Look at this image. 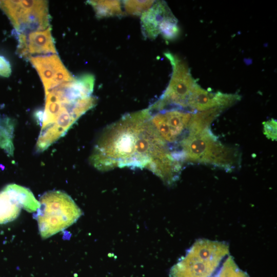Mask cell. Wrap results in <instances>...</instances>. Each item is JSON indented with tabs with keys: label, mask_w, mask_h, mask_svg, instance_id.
Returning <instances> with one entry per match:
<instances>
[{
	"label": "cell",
	"mask_w": 277,
	"mask_h": 277,
	"mask_svg": "<svg viewBox=\"0 0 277 277\" xmlns=\"http://www.w3.org/2000/svg\"><path fill=\"white\" fill-rule=\"evenodd\" d=\"M98 18L118 16L123 14L122 4L118 1H88Z\"/></svg>",
	"instance_id": "13"
},
{
	"label": "cell",
	"mask_w": 277,
	"mask_h": 277,
	"mask_svg": "<svg viewBox=\"0 0 277 277\" xmlns=\"http://www.w3.org/2000/svg\"><path fill=\"white\" fill-rule=\"evenodd\" d=\"M229 254L225 242L197 240L171 269L170 277H213Z\"/></svg>",
	"instance_id": "3"
},
{
	"label": "cell",
	"mask_w": 277,
	"mask_h": 277,
	"mask_svg": "<svg viewBox=\"0 0 277 277\" xmlns=\"http://www.w3.org/2000/svg\"><path fill=\"white\" fill-rule=\"evenodd\" d=\"M154 2V1H124L123 4L127 13L139 15L148 10Z\"/></svg>",
	"instance_id": "16"
},
{
	"label": "cell",
	"mask_w": 277,
	"mask_h": 277,
	"mask_svg": "<svg viewBox=\"0 0 277 277\" xmlns=\"http://www.w3.org/2000/svg\"><path fill=\"white\" fill-rule=\"evenodd\" d=\"M1 5L19 33L43 30L49 27L50 16L46 1H3Z\"/></svg>",
	"instance_id": "6"
},
{
	"label": "cell",
	"mask_w": 277,
	"mask_h": 277,
	"mask_svg": "<svg viewBox=\"0 0 277 277\" xmlns=\"http://www.w3.org/2000/svg\"><path fill=\"white\" fill-rule=\"evenodd\" d=\"M35 215L43 239L64 230L74 223L82 212L72 198L61 191H50L39 199Z\"/></svg>",
	"instance_id": "4"
},
{
	"label": "cell",
	"mask_w": 277,
	"mask_h": 277,
	"mask_svg": "<svg viewBox=\"0 0 277 277\" xmlns=\"http://www.w3.org/2000/svg\"><path fill=\"white\" fill-rule=\"evenodd\" d=\"M17 52L23 57L28 58L33 55L56 54L51 27L43 30L19 33Z\"/></svg>",
	"instance_id": "10"
},
{
	"label": "cell",
	"mask_w": 277,
	"mask_h": 277,
	"mask_svg": "<svg viewBox=\"0 0 277 277\" xmlns=\"http://www.w3.org/2000/svg\"><path fill=\"white\" fill-rule=\"evenodd\" d=\"M148 108L125 114L103 131L89 157L97 169L146 168L170 185L179 177L183 164L159 135Z\"/></svg>",
	"instance_id": "1"
},
{
	"label": "cell",
	"mask_w": 277,
	"mask_h": 277,
	"mask_svg": "<svg viewBox=\"0 0 277 277\" xmlns=\"http://www.w3.org/2000/svg\"><path fill=\"white\" fill-rule=\"evenodd\" d=\"M241 96L238 93L211 92L206 90L197 84L188 102V108L202 111L215 108L227 109L236 104Z\"/></svg>",
	"instance_id": "11"
},
{
	"label": "cell",
	"mask_w": 277,
	"mask_h": 277,
	"mask_svg": "<svg viewBox=\"0 0 277 277\" xmlns=\"http://www.w3.org/2000/svg\"><path fill=\"white\" fill-rule=\"evenodd\" d=\"M172 14L166 3L163 1L154 2L141 15V27L143 35L155 39L160 34L159 26L167 16Z\"/></svg>",
	"instance_id": "12"
},
{
	"label": "cell",
	"mask_w": 277,
	"mask_h": 277,
	"mask_svg": "<svg viewBox=\"0 0 277 277\" xmlns=\"http://www.w3.org/2000/svg\"><path fill=\"white\" fill-rule=\"evenodd\" d=\"M28 59L39 74L45 94L54 88L75 79L56 54L32 56Z\"/></svg>",
	"instance_id": "9"
},
{
	"label": "cell",
	"mask_w": 277,
	"mask_h": 277,
	"mask_svg": "<svg viewBox=\"0 0 277 277\" xmlns=\"http://www.w3.org/2000/svg\"><path fill=\"white\" fill-rule=\"evenodd\" d=\"M213 277H249L241 270L234 262L233 258L229 255L225 259L220 267Z\"/></svg>",
	"instance_id": "14"
},
{
	"label": "cell",
	"mask_w": 277,
	"mask_h": 277,
	"mask_svg": "<svg viewBox=\"0 0 277 277\" xmlns=\"http://www.w3.org/2000/svg\"><path fill=\"white\" fill-rule=\"evenodd\" d=\"M263 132L267 138L272 141L276 140V121L271 119L263 123Z\"/></svg>",
	"instance_id": "17"
},
{
	"label": "cell",
	"mask_w": 277,
	"mask_h": 277,
	"mask_svg": "<svg viewBox=\"0 0 277 277\" xmlns=\"http://www.w3.org/2000/svg\"><path fill=\"white\" fill-rule=\"evenodd\" d=\"M11 72L9 62L3 56H0V75L8 77Z\"/></svg>",
	"instance_id": "18"
},
{
	"label": "cell",
	"mask_w": 277,
	"mask_h": 277,
	"mask_svg": "<svg viewBox=\"0 0 277 277\" xmlns=\"http://www.w3.org/2000/svg\"><path fill=\"white\" fill-rule=\"evenodd\" d=\"M164 55L172 66L171 78L164 93L148 109L151 112L170 108L186 110L188 100L197 83L183 60L170 52L164 53Z\"/></svg>",
	"instance_id": "5"
},
{
	"label": "cell",
	"mask_w": 277,
	"mask_h": 277,
	"mask_svg": "<svg viewBox=\"0 0 277 277\" xmlns=\"http://www.w3.org/2000/svg\"><path fill=\"white\" fill-rule=\"evenodd\" d=\"M178 144L179 149L176 153L183 163L210 164L231 171L241 162L239 150L222 144L209 127L198 131H187Z\"/></svg>",
	"instance_id": "2"
},
{
	"label": "cell",
	"mask_w": 277,
	"mask_h": 277,
	"mask_svg": "<svg viewBox=\"0 0 277 277\" xmlns=\"http://www.w3.org/2000/svg\"><path fill=\"white\" fill-rule=\"evenodd\" d=\"M39 202L27 188L9 184L0 191V224L15 220L22 208L29 212L36 211Z\"/></svg>",
	"instance_id": "8"
},
{
	"label": "cell",
	"mask_w": 277,
	"mask_h": 277,
	"mask_svg": "<svg viewBox=\"0 0 277 277\" xmlns=\"http://www.w3.org/2000/svg\"><path fill=\"white\" fill-rule=\"evenodd\" d=\"M150 112L153 126L169 146L170 144H178L185 134L194 112L177 108Z\"/></svg>",
	"instance_id": "7"
},
{
	"label": "cell",
	"mask_w": 277,
	"mask_h": 277,
	"mask_svg": "<svg viewBox=\"0 0 277 277\" xmlns=\"http://www.w3.org/2000/svg\"><path fill=\"white\" fill-rule=\"evenodd\" d=\"M159 32L164 39L171 41L175 39L180 34V28L177 21L172 14L167 16L159 26Z\"/></svg>",
	"instance_id": "15"
}]
</instances>
